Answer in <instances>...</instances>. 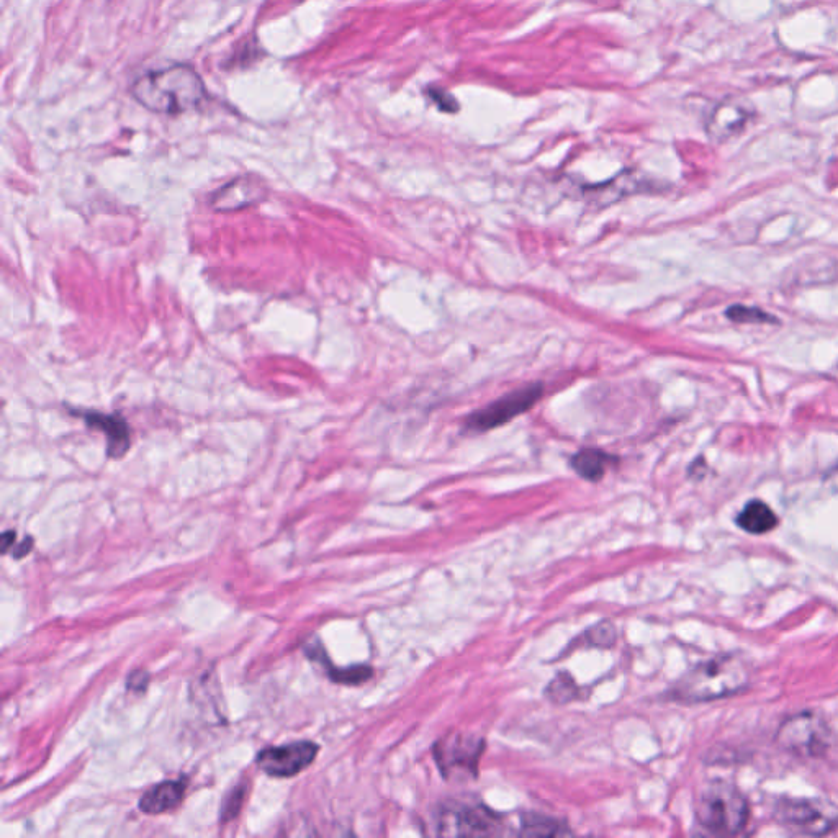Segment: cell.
Instances as JSON below:
<instances>
[{
    "label": "cell",
    "mask_w": 838,
    "mask_h": 838,
    "mask_svg": "<svg viewBox=\"0 0 838 838\" xmlns=\"http://www.w3.org/2000/svg\"><path fill=\"white\" fill-rule=\"evenodd\" d=\"M131 94L149 112L182 115L202 104L205 86L195 69L176 64L138 77L131 87Z\"/></svg>",
    "instance_id": "6da1fadb"
},
{
    "label": "cell",
    "mask_w": 838,
    "mask_h": 838,
    "mask_svg": "<svg viewBox=\"0 0 838 838\" xmlns=\"http://www.w3.org/2000/svg\"><path fill=\"white\" fill-rule=\"evenodd\" d=\"M748 681L750 668L745 658L717 655L686 673L673 688L672 698L685 704L709 703L740 693Z\"/></svg>",
    "instance_id": "7a4b0ae2"
},
{
    "label": "cell",
    "mask_w": 838,
    "mask_h": 838,
    "mask_svg": "<svg viewBox=\"0 0 838 838\" xmlns=\"http://www.w3.org/2000/svg\"><path fill=\"white\" fill-rule=\"evenodd\" d=\"M696 817L701 827L711 834L734 837L747 832L750 809L747 799L739 789L717 781L701 794L696 807Z\"/></svg>",
    "instance_id": "3957f363"
},
{
    "label": "cell",
    "mask_w": 838,
    "mask_h": 838,
    "mask_svg": "<svg viewBox=\"0 0 838 838\" xmlns=\"http://www.w3.org/2000/svg\"><path fill=\"white\" fill-rule=\"evenodd\" d=\"M485 742L470 734H449L434 745L433 752L442 776L449 781L475 780Z\"/></svg>",
    "instance_id": "277c9868"
},
{
    "label": "cell",
    "mask_w": 838,
    "mask_h": 838,
    "mask_svg": "<svg viewBox=\"0 0 838 838\" xmlns=\"http://www.w3.org/2000/svg\"><path fill=\"white\" fill-rule=\"evenodd\" d=\"M775 814L794 834L825 835L838 827L837 809L817 799H783Z\"/></svg>",
    "instance_id": "5b68a950"
},
{
    "label": "cell",
    "mask_w": 838,
    "mask_h": 838,
    "mask_svg": "<svg viewBox=\"0 0 838 838\" xmlns=\"http://www.w3.org/2000/svg\"><path fill=\"white\" fill-rule=\"evenodd\" d=\"M542 393H544L542 383H531V385H526L519 390H514L505 397L493 401L482 410L472 413L469 419L465 421V426L472 431H478V433L500 428L516 416L523 415L526 411L531 410L532 406L541 400Z\"/></svg>",
    "instance_id": "8992f818"
},
{
    "label": "cell",
    "mask_w": 838,
    "mask_h": 838,
    "mask_svg": "<svg viewBox=\"0 0 838 838\" xmlns=\"http://www.w3.org/2000/svg\"><path fill=\"white\" fill-rule=\"evenodd\" d=\"M830 730L825 722L812 712H801L789 717L778 730V744L801 757H819L829 747Z\"/></svg>",
    "instance_id": "52a82bcc"
},
{
    "label": "cell",
    "mask_w": 838,
    "mask_h": 838,
    "mask_svg": "<svg viewBox=\"0 0 838 838\" xmlns=\"http://www.w3.org/2000/svg\"><path fill=\"white\" fill-rule=\"evenodd\" d=\"M320 747L302 740L292 744L280 745L262 750L257 755L256 763L266 775L274 778H290L307 770L311 763L315 762Z\"/></svg>",
    "instance_id": "ba28073f"
},
{
    "label": "cell",
    "mask_w": 838,
    "mask_h": 838,
    "mask_svg": "<svg viewBox=\"0 0 838 838\" xmlns=\"http://www.w3.org/2000/svg\"><path fill=\"white\" fill-rule=\"evenodd\" d=\"M73 415L81 416L91 428L99 429L107 434V454L113 459L127 454L131 446L130 428L127 421L120 415H104L99 411H73Z\"/></svg>",
    "instance_id": "9c48e42d"
},
{
    "label": "cell",
    "mask_w": 838,
    "mask_h": 838,
    "mask_svg": "<svg viewBox=\"0 0 838 838\" xmlns=\"http://www.w3.org/2000/svg\"><path fill=\"white\" fill-rule=\"evenodd\" d=\"M452 835H493L501 829V817L483 804L462 807L451 819Z\"/></svg>",
    "instance_id": "30bf717a"
},
{
    "label": "cell",
    "mask_w": 838,
    "mask_h": 838,
    "mask_svg": "<svg viewBox=\"0 0 838 838\" xmlns=\"http://www.w3.org/2000/svg\"><path fill=\"white\" fill-rule=\"evenodd\" d=\"M752 113L747 105L739 102H722L717 105L708 122V133L714 140H727L737 131L744 130Z\"/></svg>",
    "instance_id": "8fae6325"
},
{
    "label": "cell",
    "mask_w": 838,
    "mask_h": 838,
    "mask_svg": "<svg viewBox=\"0 0 838 838\" xmlns=\"http://www.w3.org/2000/svg\"><path fill=\"white\" fill-rule=\"evenodd\" d=\"M185 789H187V786L182 780L163 781V783L154 784L153 788H149L141 796L140 809L149 816L174 811L181 806Z\"/></svg>",
    "instance_id": "7c38bea8"
},
{
    "label": "cell",
    "mask_w": 838,
    "mask_h": 838,
    "mask_svg": "<svg viewBox=\"0 0 838 838\" xmlns=\"http://www.w3.org/2000/svg\"><path fill=\"white\" fill-rule=\"evenodd\" d=\"M739 528L750 534H766L773 531L778 524L775 511L760 500H752L745 505L744 510L737 516Z\"/></svg>",
    "instance_id": "4fadbf2b"
},
{
    "label": "cell",
    "mask_w": 838,
    "mask_h": 838,
    "mask_svg": "<svg viewBox=\"0 0 838 838\" xmlns=\"http://www.w3.org/2000/svg\"><path fill=\"white\" fill-rule=\"evenodd\" d=\"M613 457L600 449H582L570 459L572 469L588 482H600Z\"/></svg>",
    "instance_id": "5bb4252c"
},
{
    "label": "cell",
    "mask_w": 838,
    "mask_h": 838,
    "mask_svg": "<svg viewBox=\"0 0 838 838\" xmlns=\"http://www.w3.org/2000/svg\"><path fill=\"white\" fill-rule=\"evenodd\" d=\"M570 830L557 819L539 816V814H524L521 817V835H539V837H555L568 835Z\"/></svg>",
    "instance_id": "9a60e30c"
},
{
    "label": "cell",
    "mask_w": 838,
    "mask_h": 838,
    "mask_svg": "<svg viewBox=\"0 0 838 838\" xmlns=\"http://www.w3.org/2000/svg\"><path fill=\"white\" fill-rule=\"evenodd\" d=\"M546 696L552 703L567 704L577 698L578 688L572 676H568L567 673H560L559 676H555L554 680L550 681Z\"/></svg>",
    "instance_id": "2e32d148"
},
{
    "label": "cell",
    "mask_w": 838,
    "mask_h": 838,
    "mask_svg": "<svg viewBox=\"0 0 838 838\" xmlns=\"http://www.w3.org/2000/svg\"><path fill=\"white\" fill-rule=\"evenodd\" d=\"M372 675H374V672L367 665H356V667L349 668L329 667L331 680L341 683V685H361V683L370 680Z\"/></svg>",
    "instance_id": "e0dca14e"
},
{
    "label": "cell",
    "mask_w": 838,
    "mask_h": 838,
    "mask_svg": "<svg viewBox=\"0 0 838 838\" xmlns=\"http://www.w3.org/2000/svg\"><path fill=\"white\" fill-rule=\"evenodd\" d=\"M727 318L735 323H778L775 316L768 315L766 311L753 307H742L734 305L726 311Z\"/></svg>",
    "instance_id": "ac0fdd59"
},
{
    "label": "cell",
    "mask_w": 838,
    "mask_h": 838,
    "mask_svg": "<svg viewBox=\"0 0 838 838\" xmlns=\"http://www.w3.org/2000/svg\"><path fill=\"white\" fill-rule=\"evenodd\" d=\"M586 637H590L591 645H596V647H609L616 640V629L609 622H601V624L586 632Z\"/></svg>",
    "instance_id": "d6986e66"
},
{
    "label": "cell",
    "mask_w": 838,
    "mask_h": 838,
    "mask_svg": "<svg viewBox=\"0 0 838 838\" xmlns=\"http://www.w3.org/2000/svg\"><path fill=\"white\" fill-rule=\"evenodd\" d=\"M243 798L244 789H235V794L226 802L225 812H223L225 814V820H230L238 816L239 807L243 804Z\"/></svg>",
    "instance_id": "ffe728a7"
},
{
    "label": "cell",
    "mask_w": 838,
    "mask_h": 838,
    "mask_svg": "<svg viewBox=\"0 0 838 838\" xmlns=\"http://www.w3.org/2000/svg\"><path fill=\"white\" fill-rule=\"evenodd\" d=\"M431 97H433L434 102L438 104V107H441L442 110H447V112H456L457 110V102L454 97L447 94L446 91H431L429 92Z\"/></svg>",
    "instance_id": "44dd1931"
},
{
    "label": "cell",
    "mask_w": 838,
    "mask_h": 838,
    "mask_svg": "<svg viewBox=\"0 0 838 838\" xmlns=\"http://www.w3.org/2000/svg\"><path fill=\"white\" fill-rule=\"evenodd\" d=\"M149 675L143 670L133 672L128 678V688L133 691H145L148 686Z\"/></svg>",
    "instance_id": "7402d4cb"
},
{
    "label": "cell",
    "mask_w": 838,
    "mask_h": 838,
    "mask_svg": "<svg viewBox=\"0 0 838 838\" xmlns=\"http://www.w3.org/2000/svg\"><path fill=\"white\" fill-rule=\"evenodd\" d=\"M33 544H35V542H33L32 537L28 536L27 539H25V541H23L22 544H20V546L17 547V549H14L15 559H22V557H25V555L30 554V552H32L33 549Z\"/></svg>",
    "instance_id": "603a6c76"
},
{
    "label": "cell",
    "mask_w": 838,
    "mask_h": 838,
    "mask_svg": "<svg viewBox=\"0 0 838 838\" xmlns=\"http://www.w3.org/2000/svg\"><path fill=\"white\" fill-rule=\"evenodd\" d=\"M15 542V531H7L2 534V554H7L10 550V544Z\"/></svg>",
    "instance_id": "cb8c5ba5"
}]
</instances>
